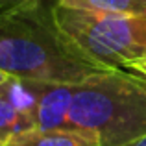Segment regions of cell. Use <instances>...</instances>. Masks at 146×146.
<instances>
[{
	"label": "cell",
	"mask_w": 146,
	"mask_h": 146,
	"mask_svg": "<svg viewBox=\"0 0 146 146\" xmlns=\"http://www.w3.org/2000/svg\"><path fill=\"white\" fill-rule=\"evenodd\" d=\"M0 70L19 80L78 85L109 68L91 59L61 32L52 6L19 0L0 7Z\"/></svg>",
	"instance_id": "1"
},
{
	"label": "cell",
	"mask_w": 146,
	"mask_h": 146,
	"mask_svg": "<svg viewBox=\"0 0 146 146\" xmlns=\"http://www.w3.org/2000/svg\"><path fill=\"white\" fill-rule=\"evenodd\" d=\"M68 124L98 135L102 146H124L146 133V78L109 68L78 83Z\"/></svg>",
	"instance_id": "2"
},
{
	"label": "cell",
	"mask_w": 146,
	"mask_h": 146,
	"mask_svg": "<svg viewBox=\"0 0 146 146\" xmlns=\"http://www.w3.org/2000/svg\"><path fill=\"white\" fill-rule=\"evenodd\" d=\"M52 17L83 54L107 68H126L146 57L144 15H120L56 2Z\"/></svg>",
	"instance_id": "3"
},
{
	"label": "cell",
	"mask_w": 146,
	"mask_h": 146,
	"mask_svg": "<svg viewBox=\"0 0 146 146\" xmlns=\"http://www.w3.org/2000/svg\"><path fill=\"white\" fill-rule=\"evenodd\" d=\"M37 82L9 78L0 85V146L26 129L35 128Z\"/></svg>",
	"instance_id": "4"
},
{
	"label": "cell",
	"mask_w": 146,
	"mask_h": 146,
	"mask_svg": "<svg viewBox=\"0 0 146 146\" xmlns=\"http://www.w3.org/2000/svg\"><path fill=\"white\" fill-rule=\"evenodd\" d=\"M76 85L70 83L37 82L35 128L39 129H68V113Z\"/></svg>",
	"instance_id": "5"
},
{
	"label": "cell",
	"mask_w": 146,
	"mask_h": 146,
	"mask_svg": "<svg viewBox=\"0 0 146 146\" xmlns=\"http://www.w3.org/2000/svg\"><path fill=\"white\" fill-rule=\"evenodd\" d=\"M9 146H102L96 133L85 129H39L19 133Z\"/></svg>",
	"instance_id": "6"
},
{
	"label": "cell",
	"mask_w": 146,
	"mask_h": 146,
	"mask_svg": "<svg viewBox=\"0 0 146 146\" xmlns=\"http://www.w3.org/2000/svg\"><path fill=\"white\" fill-rule=\"evenodd\" d=\"M83 9H98L120 15H144L146 17V0H56Z\"/></svg>",
	"instance_id": "7"
},
{
	"label": "cell",
	"mask_w": 146,
	"mask_h": 146,
	"mask_svg": "<svg viewBox=\"0 0 146 146\" xmlns=\"http://www.w3.org/2000/svg\"><path fill=\"white\" fill-rule=\"evenodd\" d=\"M126 70L135 72V74H139V76H143V78H146V57H144V59H141V61H135V63L128 65V67H126Z\"/></svg>",
	"instance_id": "8"
},
{
	"label": "cell",
	"mask_w": 146,
	"mask_h": 146,
	"mask_svg": "<svg viewBox=\"0 0 146 146\" xmlns=\"http://www.w3.org/2000/svg\"><path fill=\"white\" fill-rule=\"evenodd\" d=\"M124 146H146V133H144L143 137H139V139H135V141H131V143L124 144Z\"/></svg>",
	"instance_id": "9"
},
{
	"label": "cell",
	"mask_w": 146,
	"mask_h": 146,
	"mask_svg": "<svg viewBox=\"0 0 146 146\" xmlns=\"http://www.w3.org/2000/svg\"><path fill=\"white\" fill-rule=\"evenodd\" d=\"M9 78H11V76H7V74H6L4 70H0V85H2V83H6V82H7Z\"/></svg>",
	"instance_id": "10"
},
{
	"label": "cell",
	"mask_w": 146,
	"mask_h": 146,
	"mask_svg": "<svg viewBox=\"0 0 146 146\" xmlns=\"http://www.w3.org/2000/svg\"><path fill=\"white\" fill-rule=\"evenodd\" d=\"M15 2H19V0H0V7L2 6H9V4H15Z\"/></svg>",
	"instance_id": "11"
}]
</instances>
